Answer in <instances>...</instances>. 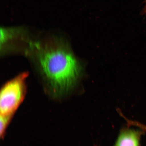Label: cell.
<instances>
[{
	"label": "cell",
	"instance_id": "cell-2",
	"mask_svg": "<svg viewBox=\"0 0 146 146\" xmlns=\"http://www.w3.org/2000/svg\"><path fill=\"white\" fill-rule=\"evenodd\" d=\"M27 76V73H22L7 82L2 88L0 94L1 117L11 119L23 100Z\"/></svg>",
	"mask_w": 146,
	"mask_h": 146
},
{
	"label": "cell",
	"instance_id": "cell-4",
	"mask_svg": "<svg viewBox=\"0 0 146 146\" xmlns=\"http://www.w3.org/2000/svg\"><path fill=\"white\" fill-rule=\"evenodd\" d=\"M144 3H145V5H144V8H143L142 12H141V14L143 15L146 14V0H145Z\"/></svg>",
	"mask_w": 146,
	"mask_h": 146
},
{
	"label": "cell",
	"instance_id": "cell-5",
	"mask_svg": "<svg viewBox=\"0 0 146 146\" xmlns=\"http://www.w3.org/2000/svg\"><path fill=\"white\" fill-rule=\"evenodd\" d=\"M140 128L144 132H146V125H145L141 123L140 125Z\"/></svg>",
	"mask_w": 146,
	"mask_h": 146
},
{
	"label": "cell",
	"instance_id": "cell-1",
	"mask_svg": "<svg viewBox=\"0 0 146 146\" xmlns=\"http://www.w3.org/2000/svg\"><path fill=\"white\" fill-rule=\"evenodd\" d=\"M36 64L49 88L55 96L72 91L81 78L80 62L64 42L58 40L31 43Z\"/></svg>",
	"mask_w": 146,
	"mask_h": 146
},
{
	"label": "cell",
	"instance_id": "cell-3",
	"mask_svg": "<svg viewBox=\"0 0 146 146\" xmlns=\"http://www.w3.org/2000/svg\"><path fill=\"white\" fill-rule=\"evenodd\" d=\"M143 131L127 127L120 130L113 146H140V141Z\"/></svg>",
	"mask_w": 146,
	"mask_h": 146
}]
</instances>
